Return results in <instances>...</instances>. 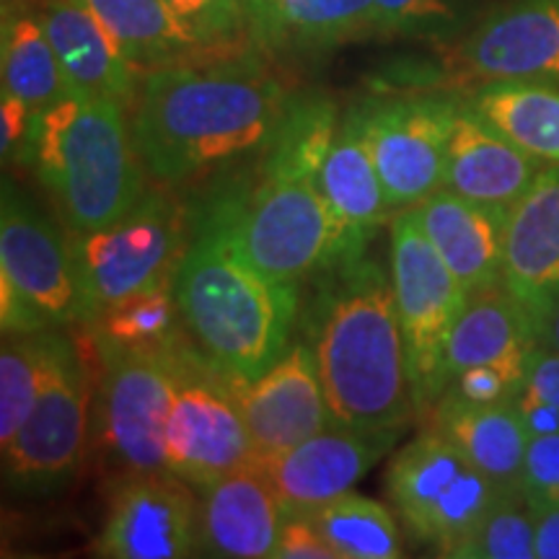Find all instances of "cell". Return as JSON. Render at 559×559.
Returning a JSON list of instances; mask_svg holds the SVG:
<instances>
[{
  "mask_svg": "<svg viewBox=\"0 0 559 559\" xmlns=\"http://www.w3.org/2000/svg\"><path fill=\"white\" fill-rule=\"evenodd\" d=\"M288 104L283 83L254 60L166 66L140 79L132 138L148 177L177 187L267 148Z\"/></svg>",
  "mask_w": 559,
  "mask_h": 559,
  "instance_id": "6da1fadb",
  "label": "cell"
},
{
  "mask_svg": "<svg viewBox=\"0 0 559 559\" xmlns=\"http://www.w3.org/2000/svg\"><path fill=\"white\" fill-rule=\"evenodd\" d=\"M332 270L311 347L334 419L402 432L417 404L391 272L366 254Z\"/></svg>",
  "mask_w": 559,
  "mask_h": 559,
  "instance_id": "7a4b0ae2",
  "label": "cell"
},
{
  "mask_svg": "<svg viewBox=\"0 0 559 559\" xmlns=\"http://www.w3.org/2000/svg\"><path fill=\"white\" fill-rule=\"evenodd\" d=\"M174 290L194 347L226 381H254L288 353L298 285L251 267L210 223L187 243Z\"/></svg>",
  "mask_w": 559,
  "mask_h": 559,
  "instance_id": "3957f363",
  "label": "cell"
},
{
  "mask_svg": "<svg viewBox=\"0 0 559 559\" xmlns=\"http://www.w3.org/2000/svg\"><path fill=\"white\" fill-rule=\"evenodd\" d=\"M128 107L70 94L37 111L24 164L37 174L70 234L124 218L148 194Z\"/></svg>",
  "mask_w": 559,
  "mask_h": 559,
  "instance_id": "277c9868",
  "label": "cell"
},
{
  "mask_svg": "<svg viewBox=\"0 0 559 559\" xmlns=\"http://www.w3.org/2000/svg\"><path fill=\"white\" fill-rule=\"evenodd\" d=\"M205 223L275 283L298 285L321 267L349 260L345 230L317 177H262L249 198L218 207Z\"/></svg>",
  "mask_w": 559,
  "mask_h": 559,
  "instance_id": "5b68a950",
  "label": "cell"
},
{
  "mask_svg": "<svg viewBox=\"0 0 559 559\" xmlns=\"http://www.w3.org/2000/svg\"><path fill=\"white\" fill-rule=\"evenodd\" d=\"M96 438L120 474L166 472V425L190 349H130L96 337Z\"/></svg>",
  "mask_w": 559,
  "mask_h": 559,
  "instance_id": "8992f818",
  "label": "cell"
},
{
  "mask_svg": "<svg viewBox=\"0 0 559 559\" xmlns=\"http://www.w3.org/2000/svg\"><path fill=\"white\" fill-rule=\"evenodd\" d=\"M386 492L409 534L449 557L506 489L430 428L391 456Z\"/></svg>",
  "mask_w": 559,
  "mask_h": 559,
  "instance_id": "52a82bcc",
  "label": "cell"
},
{
  "mask_svg": "<svg viewBox=\"0 0 559 559\" xmlns=\"http://www.w3.org/2000/svg\"><path fill=\"white\" fill-rule=\"evenodd\" d=\"M88 324L135 293L177 275L187 249L185 218L169 194L148 190L109 226L70 236Z\"/></svg>",
  "mask_w": 559,
  "mask_h": 559,
  "instance_id": "ba28073f",
  "label": "cell"
},
{
  "mask_svg": "<svg viewBox=\"0 0 559 559\" xmlns=\"http://www.w3.org/2000/svg\"><path fill=\"white\" fill-rule=\"evenodd\" d=\"M389 264L396 311L407 342L417 415H423L425 409L436 407L449 386L445 345L469 293L419 228L412 210H402L391 218Z\"/></svg>",
  "mask_w": 559,
  "mask_h": 559,
  "instance_id": "9c48e42d",
  "label": "cell"
},
{
  "mask_svg": "<svg viewBox=\"0 0 559 559\" xmlns=\"http://www.w3.org/2000/svg\"><path fill=\"white\" fill-rule=\"evenodd\" d=\"M91 425V379L73 342L60 334L45 389L16 438L3 449L5 481L34 498L68 485L86 459Z\"/></svg>",
  "mask_w": 559,
  "mask_h": 559,
  "instance_id": "30bf717a",
  "label": "cell"
},
{
  "mask_svg": "<svg viewBox=\"0 0 559 559\" xmlns=\"http://www.w3.org/2000/svg\"><path fill=\"white\" fill-rule=\"evenodd\" d=\"M249 464H257V449L234 389L190 349L166 425V472L205 489Z\"/></svg>",
  "mask_w": 559,
  "mask_h": 559,
  "instance_id": "8fae6325",
  "label": "cell"
},
{
  "mask_svg": "<svg viewBox=\"0 0 559 559\" xmlns=\"http://www.w3.org/2000/svg\"><path fill=\"white\" fill-rule=\"evenodd\" d=\"M456 111L459 102L449 96L370 102L353 109L394 213L419 205L445 187Z\"/></svg>",
  "mask_w": 559,
  "mask_h": 559,
  "instance_id": "7c38bea8",
  "label": "cell"
},
{
  "mask_svg": "<svg viewBox=\"0 0 559 559\" xmlns=\"http://www.w3.org/2000/svg\"><path fill=\"white\" fill-rule=\"evenodd\" d=\"M445 73L469 83L559 86V0H508L445 50Z\"/></svg>",
  "mask_w": 559,
  "mask_h": 559,
  "instance_id": "4fadbf2b",
  "label": "cell"
},
{
  "mask_svg": "<svg viewBox=\"0 0 559 559\" xmlns=\"http://www.w3.org/2000/svg\"><path fill=\"white\" fill-rule=\"evenodd\" d=\"M107 559H185L200 551V502L171 472L120 474L91 544Z\"/></svg>",
  "mask_w": 559,
  "mask_h": 559,
  "instance_id": "5bb4252c",
  "label": "cell"
},
{
  "mask_svg": "<svg viewBox=\"0 0 559 559\" xmlns=\"http://www.w3.org/2000/svg\"><path fill=\"white\" fill-rule=\"evenodd\" d=\"M0 277L50 326L88 324L73 243L9 179L0 200Z\"/></svg>",
  "mask_w": 559,
  "mask_h": 559,
  "instance_id": "9a60e30c",
  "label": "cell"
},
{
  "mask_svg": "<svg viewBox=\"0 0 559 559\" xmlns=\"http://www.w3.org/2000/svg\"><path fill=\"white\" fill-rule=\"evenodd\" d=\"M402 432L360 430L334 419L293 449L262 459L288 515H311L355 485L396 445Z\"/></svg>",
  "mask_w": 559,
  "mask_h": 559,
  "instance_id": "2e32d148",
  "label": "cell"
},
{
  "mask_svg": "<svg viewBox=\"0 0 559 559\" xmlns=\"http://www.w3.org/2000/svg\"><path fill=\"white\" fill-rule=\"evenodd\" d=\"M230 389L249 425L257 461L288 451L334 423L311 345L288 347L262 376L230 383Z\"/></svg>",
  "mask_w": 559,
  "mask_h": 559,
  "instance_id": "e0dca14e",
  "label": "cell"
},
{
  "mask_svg": "<svg viewBox=\"0 0 559 559\" xmlns=\"http://www.w3.org/2000/svg\"><path fill=\"white\" fill-rule=\"evenodd\" d=\"M200 492V551L228 559L275 555L288 513L260 461L226 474Z\"/></svg>",
  "mask_w": 559,
  "mask_h": 559,
  "instance_id": "ac0fdd59",
  "label": "cell"
},
{
  "mask_svg": "<svg viewBox=\"0 0 559 559\" xmlns=\"http://www.w3.org/2000/svg\"><path fill=\"white\" fill-rule=\"evenodd\" d=\"M502 283L534 321L559 293V164H549L508 210Z\"/></svg>",
  "mask_w": 559,
  "mask_h": 559,
  "instance_id": "d6986e66",
  "label": "cell"
},
{
  "mask_svg": "<svg viewBox=\"0 0 559 559\" xmlns=\"http://www.w3.org/2000/svg\"><path fill=\"white\" fill-rule=\"evenodd\" d=\"M409 210L469 296L500 283L508 207L485 205L443 187Z\"/></svg>",
  "mask_w": 559,
  "mask_h": 559,
  "instance_id": "ffe728a7",
  "label": "cell"
},
{
  "mask_svg": "<svg viewBox=\"0 0 559 559\" xmlns=\"http://www.w3.org/2000/svg\"><path fill=\"white\" fill-rule=\"evenodd\" d=\"M547 160L523 151L472 107L453 120L445 160V187L485 205L508 207L547 169Z\"/></svg>",
  "mask_w": 559,
  "mask_h": 559,
  "instance_id": "44dd1931",
  "label": "cell"
},
{
  "mask_svg": "<svg viewBox=\"0 0 559 559\" xmlns=\"http://www.w3.org/2000/svg\"><path fill=\"white\" fill-rule=\"evenodd\" d=\"M37 16L75 94L115 99L132 109L143 75L81 0H41Z\"/></svg>",
  "mask_w": 559,
  "mask_h": 559,
  "instance_id": "7402d4cb",
  "label": "cell"
},
{
  "mask_svg": "<svg viewBox=\"0 0 559 559\" xmlns=\"http://www.w3.org/2000/svg\"><path fill=\"white\" fill-rule=\"evenodd\" d=\"M317 181L340 228L345 230L349 260L366 254V243L376 228L394 218L396 213L389 205L373 153L353 111L340 124Z\"/></svg>",
  "mask_w": 559,
  "mask_h": 559,
  "instance_id": "603a6c76",
  "label": "cell"
},
{
  "mask_svg": "<svg viewBox=\"0 0 559 559\" xmlns=\"http://www.w3.org/2000/svg\"><path fill=\"white\" fill-rule=\"evenodd\" d=\"M432 430L449 438L500 489H521L531 438L513 402L472 404L443 391L432 407Z\"/></svg>",
  "mask_w": 559,
  "mask_h": 559,
  "instance_id": "cb8c5ba5",
  "label": "cell"
},
{
  "mask_svg": "<svg viewBox=\"0 0 559 559\" xmlns=\"http://www.w3.org/2000/svg\"><path fill=\"white\" fill-rule=\"evenodd\" d=\"M536 347L534 317L500 280L472 293L453 321L445 345V379L451 383L461 370L481 362H526Z\"/></svg>",
  "mask_w": 559,
  "mask_h": 559,
  "instance_id": "d4e9b609",
  "label": "cell"
},
{
  "mask_svg": "<svg viewBox=\"0 0 559 559\" xmlns=\"http://www.w3.org/2000/svg\"><path fill=\"white\" fill-rule=\"evenodd\" d=\"M376 0H247L249 32L283 50H324L373 32Z\"/></svg>",
  "mask_w": 559,
  "mask_h": 559,
  "instance_id": "484cf974",
  "label": "cell"
},
{
  "mask_svg": "<svg viewBox=\"0 0 559 559\" xmlns=\"http://www.w3.org/2000/svg\"><path fill=\"white\" fill-rule=\"evenodd\" d=\"M140 75L200 58L164 0H81Z\"/></svg>",
  "mask_w": 559,
  "mask_h": 559,
  "instance_id": "4316f807",
  "label": "cell"
},
{
  "mask_svg": "<svg viewBox=\"0 0 559 559\" xmlns=\"http://www.w3.org/2000/svg\"><path fill=\"white\" fill-rule=\"evenodd\" d=\"M472 109L523 151L534 153L547 164H559L557 88L526 81L485 83L474 94Z\"/></svg>",
  "mask_w": 559,
  "mask_h": 559,
  "instance_id": "83f0119b",
  "label": "cell"
},
{
  "mask_svg": "<svg viewBox=\"0 0 559 559\" xmlns=\"http://www.w3.org/2000/svg\"><path fill=\"white\" fill-rule=\"evenodd\" d=\"M0 66H3V91H11L34 111L75 94L37 13L3 11Z\"/></svg>",
  "mask_w": 559,
  "mask_h": 559,
  "instance_id": "f1b7e54d",
  "label": "cell"
},
{
  "mask_svg": "<svg viewBox=\"0 0 559 559\" xmlns=\"http://www.w3.org/2000/svg\"><path fill=\"white\" fill-rule=\"evenodd\" d=\"M60 334H3L0 347V449L11 443L32 415L50 376Z\"/></svg>",
  "mask_w": 559,
  "mask_h": 559,
  "instance_id": "f546056e",
  "label": "cell"
},
{
  "mask_svg": "<svg viewBox=\"0 0 559 559\" xmlns=\"http://www.w3.org/2000/svg\"><path fill=\"white\" fill-rule=\"evenodd\" d=\"M311 521L340 559H396L404 555L400 526L391 510L358 492H345L326 502L311 513Z\"/></svg>",
  "mask_w": 559,
  "mask_h": 559,
  "instance_id": "4dcf8cb0",
  "label": "cell"
},
{
  "mask_svg": "<svg viewBox=\"0 0 559 559\" xmlns=\"http://www.w3.org/2000/svg\"><path fill=\"white\" fill-rule=\"evenodd\" d=\"M179 324L185 326V321H181L171 277L120 300L91 326H96V337L115 342L120 347L174 349L179 347Z\"/></svg>",
  "mask_w": 559,
  "mask_h": 559,
  "instance_id": "1f68e13d",
  "label": "cell"
},
{
  "mask_svg": "<svg viewBox=\"0 0 559 559\" xmlns=\"http://www.w3.org/2000/svg\"><path fill=\"white\" fill-rule=\"evenodd\" d=\"M337 130L332 104H288L275 138L264 148L262 177H317Z\"/></svg>",
  "mask_w": 559,
  "mask_h": 559,
  "instance_id": "d6a6232c",
  "label": "cell"
},
{
  "mask_svg": "<svg viewBox=\"0 0 559 559\" xmlns=\"http://www.w3.org/2000/svg\"><path fill=\"white\" fill-rule=\"evenodd\" d=\"M456 559H536L534 508L523 489H506L477 528L451 551Z\"/></svg>",
  "mask_w": 559,
  "mask_h": 559,
  "instance_id": "836d02e7",
  "label": "cell"
},
{
  "mask_svg": "<svg viewBox=\"0 0 559 559\" xmlns=\"http://www.w3.org/2000/svg\"><path fill=\"white\" fill-rule=\"evenodd\" d=\"M179 29L198 50L215 52L249 29L247 0H164Z\"/></svg>",
  "mask_w": 559,
  "mask_h": 559,
  "instance_id": "e575fe53",
  "label": "cell"
},
{
  "mask_svg": "<svg viewBox=\"0 0 559 559\" xmlns=\"http://www.w3.org/2000/svg\"><path fill=\"white\" fill-rule=\"evenodd\" d=\"M461 0H376L373 32L386 37L443 34L459 19Z\"/></svg>",
  "mask_w": 559,
  "mask_h": 559,
  "instance_id": "d590c367",
  "label": "cell"
},
{
  "mask_svg": "<svg viewBox=\"0 0 559 559\" xmlns=\"http://www.w3.org/2000/svg\"><path fill=\"white\" fill-rule=\"evenodd\" d=\"M523 373L526 362H481L453 376L445 391L472 404L513 402L523 386Z\"/></svg>",
  "mask_w": 559,
  "mask_h": 559,
  "instance_id": "8d00e7d4",
  "label": "cell"
},
{
  "mask_svg": "<svg viewBox=\"0 0 559 559\" xmlns=\"http://www.w3.org/2000/svg\"><path fill=\"white\" fill-rule=\"evenodd\" d=\"M521 489L528 502H559V436L528 440Z\"/></svg>",
  "mask_w": 559,
  "mask_h": 559,
  "instance_id": "74e56055",
  "label": "cell"
},
{
  "mask_svg": "<svg viewBox=\"0 0 559 559\" xmlns=\"http://www.w3.org/2000/svg\"><path fill=\"white\" fill-rule=\"evenodd\" d=\"M272 559H340L311 515H288Z\"/></svg>",
  "mask_w": 559,
  "mask_h": 559,
  "instance_id": "f35d334b",
  "label": "cell"
},
{
  "mask_svg": "<svg viewBox=\"0 0 559 559\" xmlns=\"http://www.w3.org/2000/svg\"><path fill=\"white\" fill-rule=\"evenodd\" d=\"M34 120H37V111L29 104L21 102L11 91H3V104H0V153H3V164H9V160L24 164L34 132Z\"/></svg>",
  "mask_w": 559,
  "mask_h": 559,
  "instance_id": "ab89813d",
  "label": "cell"
},
{
  "mask_svg": "<svg viewBox=\"0 0 559 559\" xmlns=\"http://www.w3.org/2000/svg\"><path fill=\"white\" fill-rule=\"evenodd\" d=\"M523 389L559 407V353L547 347H536L526 360Z\"/></svg>",
  "mask_w": 559,
  "mask_h": 559,
  "instance_id": "60d3db41",
  "label": "cell"
},
{
  "mask_svg": "<svg viewBox=\"0 0 559 559\" xmlns=\"http://www.w3.org/2000/svg\"><path fill=\"white\" fill-rule=\"evenodd\" d=\"M515 409L523 419L528 438H544V436H559V407L536 396L534 391L523 389L515 394Z\"/></svg>",
  "mask_w": 559,
  "mask_h": 559,
  "instance_id": "b9f144b4",
  "label": "cell"
},
{
  "mask_svg": "<svg viewBox=\"0 0 559 559\" xmlns=\"http://www.w3.org/2000/svg\"><path fill=\"white\" fill-rule=\"evenodd\" d=\"M536 521V559H559V502H531Z\"/></svg>",
  "mask_w": 559,
  "mask_h": 559,
  "instance_id": "7bdbcfd3",
  "label": "cell"
},
{
  "mask_svg": "<svg viewBox=\"0 0 559 559\" xmlns=\"http://www.w3.org/2000/svg\"><path fill=\"white\" fill-rule=\"evenodd\" d=\"M536 337H539V347L559 353V293L536 317Z\"/></svg>",
  "mask_w": 559,
  "mask_h": 559,
  "instance_id": "ee69618b",
  "label": "cell"
}]
</instances>
